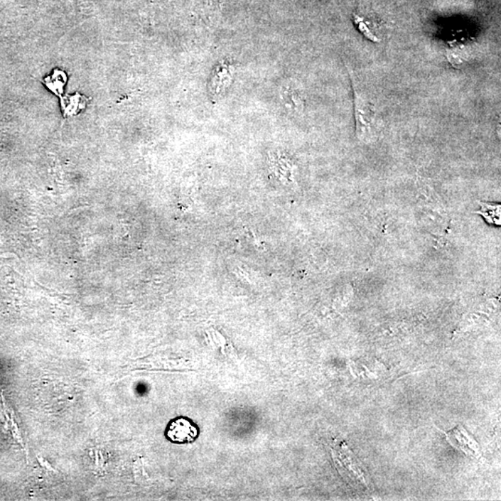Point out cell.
Instances as JSON below:
<instances>
[{"label": "cell", "mask_w": 501, "mask_h": 501, "mask_svg": "<svg viewBox=\"0 0 501 501\" xmlns=\"http://www.w3.org/2000/svg\"><path fill=\"white\" fill-rule=\"evenodd\" d=\"M166 437L174 444H189L198 437V427L190 419L178 417L173 419L167 425Z\"/></svg>", "instance_id": "cell-1"}, {"label": "cell", "mask_w": 501, "mask_h": 501, "mask_svg": "<svg viewBox=\"0 0 501 501\" xmlns=\"http://www.w3.org/2000/svg\"><path fill=\"white\" fill-rule=\"evenodd\" d=\"M444 433L448 441L458 451L464 452L467 456L473 458L480 456L478 443L473 439V436H470L469 433L466 432L463 426H458L455 429H452L451 432Z\"/></svg>", "instance_id": "cell-2"}, {"label": "cell", "mask_w": 501, "mask_h": 501, "mask_svg": "<svg viewBox=\"0 0 501 501\" xmlns=\"http://www.w3.org/2000/svg\"><path fill=\"white\" fill-rule=\"evenodd\" d=\"M369 108L365 100L356 95L357 134L358 138L363 141H370L373 135V118L372 110Z\"/></svg>", "instance_id": "cell-3"}, {"label": "cell", "mask_w": 501, "mask_h": 501, "mask_svg": "<svg viewBox=\"0 0 501 501\" xmlns=\"http://www.w3.org/2000/svg\"><path fill=\"white\" fill-rule=\"evenodd\" d=\"M60 99L63 117L65 118L75 117L80 114L90 102V99L80 93L75 95H63Z\"/></svg>", "instance_id": "cell-4"}, {"label": "cell", "mask_w": 501, "mask_h": 501, "mask_svg": "<svg viewBox=\"0 0 501 501\" xmlns=\"http://www.w3.org/2000/svg\"><path fill=\"white\" fill-rule=\"evenodd\" d=\"M67 80H68V77H67L66 72H63V70L55 69L53 75H48L44 79L43 83L48 90H50L51 92L60 98V97L65 95V87Z\"/></svg>", "instance_id": "cell-5"}, {"label": "cell", "mask_w": 501, "mask_h": 501, "mask_svg": "<svg viewBox=\"0 0 501 501\" xmlns=\"http://www.w3.org/2000/svg\"><path fill=\"white\" fill-rule=\"evenodd\" d=\"M479 214L482 215L487 222L495 225L500 224V205L483 203Z\"/></svg>", "instance_id": "cell-6"}]
</instances>
